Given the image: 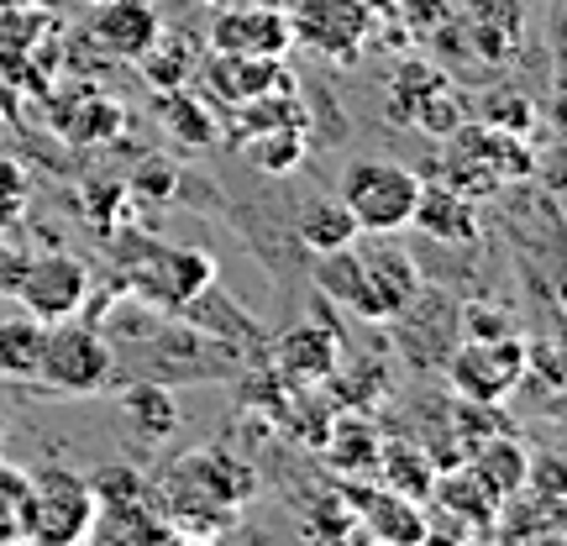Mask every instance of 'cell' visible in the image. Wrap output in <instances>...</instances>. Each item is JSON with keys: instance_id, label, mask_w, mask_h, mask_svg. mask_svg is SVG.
<instances>
[{"instance_id": "5b68a950", "label": "cell", "mask_w": 567, "mask_h": 546, "mask_svg": "<svg viewBox=\"0 0 567 546\" xmlns=\"http://www.w3.org/2000/svg\"><path fill=\"white\" fill-rule=\"evenodd\" d=\"M337 200L352 210L358 231H405L421 200V179L410 174L405 163H384V158H358L342 174V195Z\"/></svg>"}, {"instance_id": "d6a6232c", "label": "cell", "mask_w": 567, "mask_h": 546, "mask_svg": "<svg viewBox=\"0 0 567 546\" xmlns=\"http://www.w3.org/2000/svg\"><path fill=\"white\" fill-rule=\"evenodd\" d=\"M268 6H284V11H289V6H295V0H268Z\"/></svg>"}, {"instance_id": "f1b7e54d", "label": "cell", "mask_w": 567, "mask_h": 546, "mask_svg": "<svg viewBox=\"0 0 567 546\" xmlns=\"http://www.w3.org/2000/svg\"><path fill=\"white\" fill-rule=\"evenodd\" d=\"M21 216H27V168L0 158V231L17 226Z\"/></svg>"}, {"instance_id": "5bb4252c", "label": "cell", "mask_w": 567, "mask_h": 546, "mask_svg": "<svg viewBox=\"0 0 567 546\" xmlns=\"http://www.w3.org/2000/svg\"><path fill=\"white\" fill-rule=\"evenodd\" d=\"M158 32H163V17L153 0H101L95 21H90V38L122 63H137Z\"/></svg>"}, {"instance_id": "7c38bea8", "label": "cell", "mask_w": 567, "mask_h": 546, "mask_svg": "<svg viewBox=\"0 0 567 546\" xmlns=\"http://www.w3.org/2000/svg\"><path fill=\"white\" fill-rule=\"evenodd\" d=\"M274 368H279V384H289V389H321V384H331L337 368H342V342H337L331 326L300 321L279 337Z\"/></svg>"}, {"instance_id": "836d02e7", "label": "cell", "mask_w": 567, "mask_h": 546, "mask_svg": "<svg viewBox=\"0 0 567 546\" xmlns=\"http://www.w3.org/2000/svg\"><path fill=\"white\" fill-rule=\"evenodd\" d=\"M90 6H101V0H90Z\"/></svg>"}, {"instance_id": "f546056e", "label": "cell", "mask_w": 567, "mask_h": 546, "mask_svg": "<svg viewBox=\"0 0 567 546\" xmlns=\"http://www.w3.org/2000/svg\"><path fill=\"white\" fill-rule=\"evenodd\" d=\"M174 184H179V174H174L163 158L137 163V174H132V189H137V195H153V200H168V195H174Z\"/></svg>"}, {"instance_id": "83f0119b", "label": "cell", "mask_w": 567, "mask_h": 546, "mask_svg": "<svg viewBox=\"0 0 567 546\" xmlns=\"http://www.w3.org/2000/svg\"><path fill=\"white\" fill-rule=\"evenodd\" d=\"M21 505H27V473L0 463V542H21Z\"/></svg>"}, {"instance_id": "d4e9b609", "label": "cell", "mask_w": 567, "mask_h": 546, "mask_svg": "<svg viewBox=\"0 0 567 546\" xmlns=\"http://www.w3.org/2000/svg\"><path fill=\"white\" fill-rule=\"evenodd\" d=\"M379 436L368 431V425H358V421H331V431H326V442H321V452L331 457V467L337 473H373V463H379Z\"/></svg>"}, {"instance_id": "8fae6325", "label": "cell", "mask_w": 567, "mask_h": 546, "mask_svg": "<svg viewBox=\"0 0 567 546\" xmlns=\"http://www.w3.org/2000/svg\"><path fill=\"white\" fill-rule=\"evenodd\" d=\"M425 505H436L442 515H452L457 526H467L473 542H484V536H494V521H499V505H505V499H499V494L478 478V467L463 457V463L436 467Z\"/></svg>"}, {"instance_id": "e0dca14e", "label": "cell", "mask_w": 567, "mask_h": 546, "mask_svg": "<svg viewBox=\"0 0 567 546\" xmlns=\"http://www.w3.org/2000/svg\"><path fill=\"white\" fill-rule=\"evenodd\" d=\"M530 452L520 436H509V431H494V436H484V442L467 452V463L478 467V478H484L499 499H509V494H520V488L530 484Z\"/></svg>"}, {"instance_id": "cb8c5ba5", "label": "cell", "mask_w": 567, "mask_h": 546, "mask_svg": "<svg viewBox=\"0 0 567 546\" xmlns=\"http://www.w3.org/2000/svg\"><path fill=\"white\" fill-rule=\"evenodd\" d=\"M137 63H142V74L158 84L163 95H168V90H189V74H195V48H189V38L158 32L153 48H147Z\"/></svg>"}, {"instance_id": "ac0fdd59", "label": "cell", "mask_w": 567, "mask_h": 546, "mask_svg": "<svg viewBox=\"0 0 567 546\" xmlns=\"http://www.w3.org/2000/svg\"><path fill=\"white\" fill-rule=\"evenodd\" d=\"M126 126V105L101 95V90H80L74 101L59 105V132L80 147H101V142H116Z\"/></svg>"}, {"instance_id": "9a60e30c", "label": "cell", "mask_w": 567, "mask_h": 546, "mask_svg": "<svg viewBox=\"0 0 567 546\" xmlns=\"http://www.w3.org/2000/svg\"><path fill=\"white\" fill-rule=\"evenodd\" d=\"M90 536H95V542H174L168 515H163L158 494L147 484H142L137 494H122V499H101Z\"/></svg>"}, {"instance_id": "277c9868", "label": "cell", "mask_w": 567, "mask_h": 546, "mask_svg": "<svg viewBox=\"0 0 567 546\" xmlns=\"http://www.w3.org/2000/svg\"><path fill=\"white\" fill-rule=\"evenodd\" d=\"M116 373V352L101 331L80 316H63L48 326L42 337V358H38V379L32 384L53 389V394H105Z\"/></svg>"}, {"instance_id": "d6986e66", "label": "cell", "mask_w": 567, "mask_h": 546, "mask_svg": "<svg viewBox=\"0 0 567 546\" xmlns=\"http://www.w3.org/2000/svg\"><path fill=\"white\" fill-rule=\"evenodd\" d=\"M42 337L48 321L38 316H0V379L6 384H32L38 379V358H42Z\"/></svg>"}, {"instance_id": "4dcf8cb0", "label": "cell", "mask_w": 567, "mask_h": 546, "mask_svg": "<svg viewBox=\"0 0 567 546\" xmlns=\"http://www.w3.org/2000/svg\"><path fill=\"white\" fill-rule=\"evenodd\" d=\"M515 331V321H505L499 310H473L467 316V337H509Z\"/></svg>"}, {"instance_id": "2e32d148", "label": "cell", "mask_w": 567, "mask_h": 546, "mask_svg": "<svg viewBox=\"0 0 567 546\" xmlns=\"http://www.w3.org/2000/svg\"><path fill=\"white\" fill-rule=\"evenodd\" d=\"M205 84H210L216 101H226V105L258 101L268 90H295L284 59H243V53H210V59H205Z\"/></svg>"}, {"instance_id": "ba28073f", "label": "cell", "mask_w": 567, "mask_h": 546, "mask_svg": "<svg viewBox=\"0 0 567 546\" xmlns=\"http://www.w3.org/2000/svg\"><path fill=\"white\" fill-rule=\"evenodd\" d=\"M368 27H373L368 0H295L289 6L295 42L316 48L331 63H358V53H363V42H368Z\"/></svg>"}, {"instance_id": "603a6c76", "label": "cell", "mask_w": 567, "mask_h": 546, "mask_svg": "<svg viewBox=\"0 0 567 546\" xmlns=\"http://www.w3.org/2000/svg\"><path fill=\"white\" fill-rule=\"evenodd\" d=\"M295 237H300L316 258H326V253H337V247H347L352 237H358V222H352V210L331 195V200L300 205V216H295Z\"/></svg>"}, {"instance_id": "9c48e42d", "label": "cell", "mask_w": 567, "mask_h": 546, "mask_svg": "<svg viewBox=\"0 0 567 546\" xmlns=\"http://www.w3.org/2000/svg\"><path fill=\"white\" fill-rule=\"evenodd\" d=\"M295 48L289 11L268 0H231L210 21V53H243V59H284Z\"/></svg>"}, {"instance_id": "8992f818", "label": "cell", "mask_w": 567, "mask_h": 546, "mask_svg": "<svg viewBox=\"0 0 567 546\" xmlns=\"http://www.w3.org/2000/svg\"><path fill=\"white\" fill-rule=\"evenodd\" d=\"M526 373H530V342L520 331H509V337H467L446 358V379L457 389V400H478V405H499Z\"/></svg>"}, {"instance_id": "7402d4cb", "label": "cell", "mask_w": 567, "mask_h": 546, "mask_svg": "<svg viewBox=\"0 0 567 546\" xmlns=\"http://www.w3.org/2000/svg\"><path fill=\"white\" fill-rule=\"evenodd\" d=\"M122 410L132 431L147 436V442H163V436H174L179 431V405H174V394L163 379H137V384L122 394Z\"/></svg>"}, {"instance_id": "6da1fadb", "label": "cell", "mask_w": 567, "mask_h": 546, "mask_svg": "<svg viewBox=\"0 0 567 546\" xmlns=\"http://www.w3.org/2000/svg\"><path fill=\"white\" fill-rule=\"evenodd\" d=\"M316 284L363 321H400L421 300V268L384 231H358L347 247L316 258Z\"/></svg>"}, {"instance_id": "ffe728a7", "label": "cell", "mask_w": 567, "mask_h": 546, "mask_svg": "<svg viewBox=\"0 0 567 546\" xmlns=\"http://www.w3.org/2000/svg\"><path fill=\"white\" fill-rule=\"evenodd\" d=\"M379 484L394 488V494H405L415 505H425V494H431V478H436V463H431V452L415 442H384L379 446Z\"/></svg>"}, {"instance_id": "44dd1931", "label": "cell", "mask_w": 567, "mask_h": 546, "mask_svg": "<svg viewBox=\"0 0 567 546\" xmlns=\"http://www.w3.org/2000/svg\"><path fill=\"white\" fill-rule=\"evenodd\" d=\"M410 226H421V231L442 237V243H473V237H478L473 205H467L457 189H425V184H421V200H415Z\"/></svg>"}, {"instance_id": "30bf717a", "label": "cell", "mask_w": 567, "mask_h": 546, "mask_svg": "<svg viewBox=\"0 0 567 546\" xmlns=\"http://www.w3.org/2000/svg\"><path fill=\"white\" fill-rule=\"evenodd\" d=\"M147 268H153V279L137 274L132 289H137V300H153L163 310H189L216 284V258L205 247H147Z\"/></svg>"}, {"instance_id": "484cf974", "label": "cell", "mask_w": 567, "mask_h": 546, "mask_svg": "<svg viewBox=\"0 0 567 546\" xmlns=\"http://www.w3.org/2000/svg\"><path fill=\"white\" fill-rule=\"evenodd\" d=\"M247 158L258 163V174H295V168L305 163V132L300 126H268V132H252Z\"/></svg>"}, {"instance_id": "7a4b0ae2", "label": "cell", "mask_w": 567, "mask_h": 546, "mask_svg": "<svg viewBox=\"0 0 567 546\" xmlns=\"http://www.w3.org/2000/svg\"><path fill=\"white\" fill-rule=\"evenodd\" d=\"M252 494H258V473L243 457H226V452L179 457L158 478V505L168 515L174 542L179 536H226L237 526V509Z\"/></svg>"}, {"instance_id": "4fadbf2b", "label": "cell", "mask_w": 567, "mask_h": 546, "mask_svg": "<svg viewBox=\"0 0 567 546\" xmlns=\"http://www.w3.org/2000/svg\"><path fill=\"white\" fill-rule=\"evenodd\" d=\"M342 499L352 505V526L384 546H421L425 542V505L394 494V488H358L342 484Z\"/></svg>"}, {"instance_id": "3957f363", "label": "cell", "mask_w": 567, "mask_h": 546, "mask_svg": "<svg viewBox=\"0 0 567 546\" xmlns=\"http://www.w3.org/2000/svg\"><path fill=\"white\" fill-rule=\"evenodd\" d=\"M95 526V494L90 478L69 467H38L27 473V505H21V542L38 546H80Z\"/></svg>"}, {"instance_id": "52a82bcc", "label": "cell", "mask_w": 567, "mask_h": 546, "mask_svg": "<svg viewBox=\"0 0 567 546\" xmlns=\"http://www.w3.org/2000/svg\"><path fill=\"white\" fill-rule=\"evenodd\" d=\"M11 295L21 300L27 316L38 321H63V316H80L84 295H90V268L74 253H38V258H21L17 284Z\"/></svg>"}, {"instance_id": "4316f807", "label": "cell", "mask_w": 567, "mask_h": 546, "mask_svg": "<svg viewBox=\"0 0 567 546\" xmlns=\"http://www.w3.org/2000/svg\"><path fill=\"white\" fill-rule=\"evenodd\" d=\"M163 126H168L179 142H189V147H210V142H216V116H210L205 101H195L189 90H168V101H163Z\"/></svg>"}, {"instance_id": "1f68e13d", "label": "cell", "mask_w": 567, "mask_h": 546, "mask_svg": "<svg viewBox=\"0 0 567 546\" xmlns=\"http://www.w3.org/2000/svg\"><path fill=\"white\" fill-rule=\"evenodd\" d=\"M17 268H21V253L6 243V231H0V295H11V284H17Z\"/></svg>"}]
</instances>
